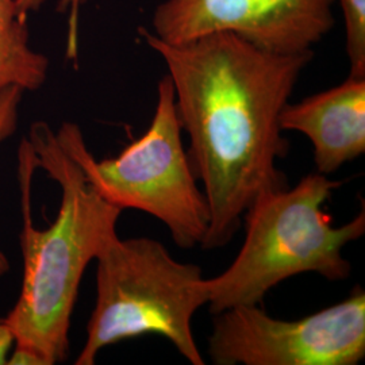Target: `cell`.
Instances as JSON below:
<instances>
[{
  "mask_svg": "<svg viewBox=\"0 0 365 365\" xmlns=\"http://www.w3.org/2000/svg\"><path fill=\"white\" fill-rule=\"evenodd\" d=\"M351 76L365 78V0H339Z\"/></svg>",
  "mask_w": 365,
  "mask_h": 365,
  "instance_id": "30bf717a",
  "label": "cell"
},
{
  "mask_svg": "<svg viewBox=\"0 0 365 365\" xmlns=\"http://www.w3.org/2000/svg\"><path fill=\"white\" fill-rule=\"evenodd\" d=\"M14 337L4 318H0V365L6 364L9 353L13 349Z\"/></svg>",
  "mask_w": 365,
  "mask_h": 365,
  "instance_id": "4fadbf2b",
  "label": "cell"
},
{
  "mask_svg": "<svg viewBox=\"0 0 365 365\" xmlns=\"http://www.w3.org/2000/svg\"><path fill=\"white\" fill-rule=\"evenodd\" d=\"M24 277L4 321L14 337L6 364L54 365L69 353L71 318L87 265L118 235L122 210L107 202L46 122L18 149Z\"/></svg>",
  "mask_w": 365,
  "mask_h": 365,
  "instance_id": "7a4b0ae2",
  "label": "cell"
},
{
  "mask_svg": "<svg viewBox=\"0 0 365 365\" xmlns=\"http://www.w3.org/2000/svg\"><path fill=\"white\" fill-rule=\"evenodd\" d=\"M168 75L157 86L150 126L118 156L96 160L76 123L64 122L56 131L66 152L92 187L118 209L140 210L163 222L182 249L202 245L210 226L209 203L197 187Z\"/></svg>",
  "mask_w": 365,
  "mask_h": 365,
  "instance_id": "5b68a950",
  "label": "cell"
},
{
  "mask_svg": "<svg viewBox=\"0 0 365 365\" xmlns=\"http://www.w3.org/2000/svg\"><path fill=\"white\" fill-rule=\"evenodd\" d=\"M86 0H61L60 11L68 10L69 13V33H68V57H78V21L80 6ZM45 3V0H15L16 10L21 16L27 18L30 11H37L39 7Z\"/></svg>",
  "mask_w": 365,
  "mask_h": 365,
  "instance_id": "7c38bea8",
  "label": "cell"
},
{
  "mask_svg": "<svg viewBox=\"0 0 365 365\" xmlns=\"http://www.w3.org/2000/svg\"><path fill=\"white\" fill-rule=\"evenodd\" d=\"M280 128L310 140L318 173H334L365 153V78L349 75L327 91L295 105L288 102L280 115Z\"/></svg>",
  "mask_w": 365,
  "mask_h": 365,
  "instance_id": "ba28073f",
  "label": "cell"
},
{
  "mask_svg": "<svg viewBox=\"0 0 365 365\" xmlns=\"http://www.w3.org/2000/svg\"><path fill=\"white\" fill-rule=\"evenodd\" d=\"M163 58L187 150L210 210L203 249L225 247L250 205L288 187L277 161L287 156L280 115L314 52H268L232 33L168 43L141 27Z\"/></svg>",
  "mask_w": 365,
  "mask_h": 365,
  "instance_id": "6da1fadb",
  "label": "cell"
},
{
  "mask_svg": "<svg viewBox=\"0 0 365 365\" xmlns=\"http://www.w3.org/2000/svg\"><path fill=\"white\" fill-rule=\"evenodd\" d=\"M49 60L29 46L26 18L15 0H0V92L19 87L37 91L48 78Z\"/></svg>",
  "mask_w": 365,
  "mask_h": 365,
  "instance_id": "9c48e42d",
  "label": "cell"
},
{
  "mask_svg": "<svg viewBox=\"0 0 365 365\" xmlns=\"http://www.w3.org/2000/svg\"><path fill=\"white\" fill-rule=\"evenodd\" d=\"M24 90L19 87H10L0 92V143L6 141L16 130L18 108L22 102ZM10 262L0 249V277L9 272Z\"/></svg>",
  "mask_w": 365,
  "mask_h": 365,
  "instance_id": "8fae6325",
  "label": "cell"
},
{
  "mask_svg": "<svg viewBox=\"0 0 365 365\" xmlns=\"http://www.w3.org/2000/svg\"><path fill=\"white\" fill-rule=\"evenodd\" d=\"M341 184L317 172L292 188L259 196L244 215L245 240L237 257L226 271L205 279L210 314L260 304L272 288L297 274L313 272L331 282L349 277L352 265L342 249L364 235L365 207L334 226L324 205Z\"/></svg>",
  "mask_w": 365,
  "mask_h": 365,
  "instance_id": "3957f363",
  "label": "cell"
},
{
  "mask_svg": "<svg viewBox=\"0 0 365 365\" xmlns=\"http://www.w3.org/2000/svg\"><path fill=\"white\" fill-rule=\"evenodd\" d=\"M207 349L217 365H356L365 357V292L295 321L260 304L212 315Z\"/></svg>",
  "mask_w": 365,
  "mask_h": 365,
  "instance_id": "8992f818",
  "label": "cell"
},
{
  "mask_svg": "<svg viewBox=\"0 0 365 365\" xmlns=\"http://www.w3.org/2000/svg\"><path fill=\"white\" fill-rule=\"evenodd\" d=\"M96 260V302L86 344L75 364L120 341L157 334L192 365L205 364L192 333V318L207 304L199 265L180 262L153 238L113 235Z\"/></svg>",
  "mask_w": 365,
  "mask_h": 365,
  "instance_id": "277c9868",
  "label": "cell"
},
{
  "mask_svg": "<svg viewBox=\"0 0 365 365\" xmlns=\"http://www.w3.org/2000/svg\"><path fill=\"white\" fill-rule=\"evenodd\" d=\"M334 0H165L153 13V36L182 43L232 33L280 54L313 51L334 25Z\"/></svg>",
  "mask_w": 365,
  "mask_h": 365,
  "instance_id": "52a82bcc",
  "label": "cell"
}]
</instances>
